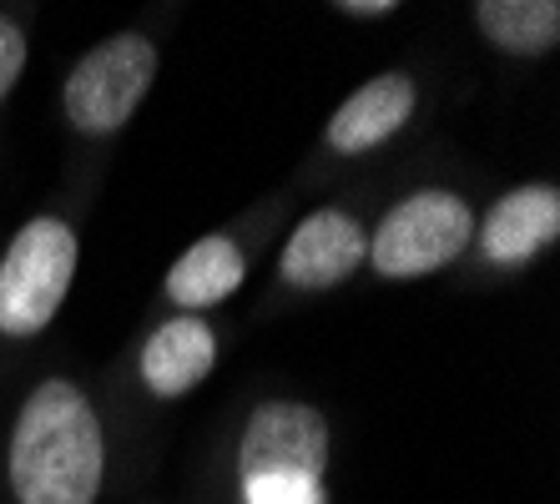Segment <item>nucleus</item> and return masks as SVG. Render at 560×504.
<instances>
[{
    "label": "nucleus",
    "mask_w": 560,
    "mask_h": 504,
    "mask_svg": "<svg viewBox=\"0 0 560 504\" xmlns=\"http://www.w3.org/2000/svg\"><path fill=\"white\" fill-rule=\"evenodd\" d=\"M15 504H96L106 484V434L92 399L71 378L26 394L5 449Z\"/></svg>",
    "instance_id": "obj_1"
},
{
    "label": "nucleus",
    "mask_w": 560,
    "mask_h": 504,
    "mask_svg": "<svg viewBox=\"0 0 560 504\" xmlns=\"http://www.w3.org/2000/svg\"><path fill=\"white\" fill-rule=\"evenodd\" d=\"M81 237L66 218H31L0 258V333L36 338L56 324L77 283Z\"/></svg>",
    "instance_id": "obj_2"
},
{
    "label": "nucleus",
    "mask_w": 560,
    "mask_h": 504,
    "mask_svg": "<svg viewBox=\"0 0 560 504\" xmlns=\"http://www.w3.org/2000/svg\"><path fill=\"white\" fill-rule=\"evenodd\" d=\"M469 243H475V208L459 192L424 187L378 218L364 262L389 283H409L444 272L455 258H465Z\"/></svg>",
    "instance_id": "obj_3"
},
{
    "label": "nucleus",
    "mask_w": 560,
    "mask_h": 504,
    "mask_svg": "<svg viewBox=\"0 0 560 504\" xmlns=\"http://www.w3.org/2000/svg\"><path fill=\"white\" fill-rule=\"evenodd\" d=\"M156 66H162V56H156L152 36H142V31L106 36L66 77V86H61L66 121L81 137H112V131H121L137 117V106L147 102V91L156 81Z\"/></svg>",
    "instance_id": "obj_4"
},
{
    "label": "nucleus",
    "mask_w": 560,
    "mask_h": 504,
    "mask_svg": "<svg viewBox=\"0 0 560 504\" xmlns=\"http://www.w3.org/2000/svg\"><path fill=\"white\" fill-rule=\"evenodd\" d=\"M328 469V419L299 399H268L253 409L237 444V479L253 474H318Z\"/></svg>",
    "instance_id": "obj_5"
},
{
    "label": "nucleus",
    "mask_w": 560,
    "mask_h": 504,
    "mask_svg": "<svg viewBox=\"0 0 560 504\" xmlns=\"http://www.w3.org/2000/svg\"><path fill=\"white\" fill-rule=\"evenodd\" d=\"M369 258V233L359 218L339 208H318L288 233L283 258H278V278L299 293H328V288L349 283Z\"/></svg>",
    "instance_id": "obj_6"
},
{
    "label": "nucleus",
    "mask_w": 560,
    "mask_h": 504,
    "mask_svg": "<svg viewBox=\"0 0 560 504\" xmlns=\"http://www.w3.org/2000/svg\"><path fill=\"white\" fill-rule=\"evenodd\" d=\"M556 237H560V192L550 181L515 187L485 218H475V243L495 268H525Z\"/></svg>",
    "instance_id": "obj_7"
},
{
    "label": "nucleus",
    "mask_w": 560,
    "mask_h": 504,
    "mask_svg": "<svg viewBox=\"0 0 560 504\" xmlns=\"http://www.w3.org/2000/svg\"><path fill=\"white\" fill-rule=\"evenodd\" d=\"M415 106H419V86L409 71H384V77L364 81V86L328 117V127H324L328 152L364 156V152H374V146L394 142V137L409 127Z\"/></svg>",
    "instance_id": "obj_8"
},
{
    "label": "nucleus",
    "mask_w": 560,
    "mask_h": 504,
    "mask_svg": "<svg viewBox=\"0 0 560 504\" xmlns=\"http://www.w3.org/2000/svg\"><path fill=\"white\" fill-rule=\"evenodd\" d=\"M218 368V333L208 318L177 313L142 343V384L156 399H183Z\"/></svg>",
    "instance_id": "obj_9"
},
{
    "label": "nucleus",
    "mask_w": 560,
    "mask_h": 504,
    "mask_svg": "<svg viewBox=\"0 0 560 504\" xmlns=\"http://www.w3.org/2000/svg\"><path fill=\"white\" fill-rule=\"evenodd\" d=\"M243 278H248V258H243L237 237L208 233V237H197L183 258L167 268V278H162V297H167L172 308H183V313L197 318V313L228 303V297L243 288Z\"/></svg>",
    "instance_id": "obj_10"
},
{
    "label": "nucleus",
    "mask_w": 560,
    "mask_h": 504,
    "mask_svg": "<svg viewBox=\"0 0 560 504\" xmlns=\"http://www.w3.org/2000/svg\"><path fill=\"white\" fill-rule=\"evenodd\" d=\"M475 31L510 56H546L560 40V5L556 0H480Z\"/></svg>",
    "instance_id": "obj_11"
},
{
    "label": "nucleus",
    "mask_w": 560,
    "mask_h": 504,
    "mask_svg": "<svg viewBox=\"0 0 560 504\" xmlns=\"http://www.w3.org/2000/svg\"><path fill=\"white\" fill-rule=\"evenodd\" d=\"M243 504H328V484L318 474H253Z\"/></svg>",
    "instance_id": "obj_12"
},
{
    "label": "nucleus",
    "mask_w": 560,
    "mask_h": 504,
    "mask_svg": "<svg viewBox=\"0 0 560 504\" xmlns=\"http://www.w3.org/2000/svg\"><path fill=\"white\" fill-rule=\"evenodd\" d=\"M26 26L21 21H11V15H0V106H5V96L15 91V81H21V71H26Z\"/></svg>",
    "instance_id": "obj_13"
},
{
    "label": "nucleus",
    "mask_w": 560,
    "mask_h": 504,
    "mask_svg": "<svg viewBox=\"0 0 560 504\" xmlns=\"http://www.w3.org/2000/svg\"><path fill=\"white\" fill-rule=\"evenodd\" d=\"M399 5L394 0H339V15H359V21H374V15H394Z\"/></svg>",
    "instance_id": "obj_14"
}]
</instances>
